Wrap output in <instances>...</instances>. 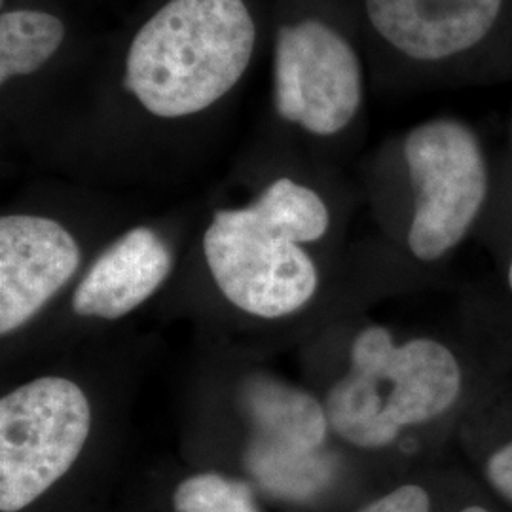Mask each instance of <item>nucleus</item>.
Returning a JSON list of instances; mask_svg holds the SVG:
<instances>
[{"mask_svg": "<svg viewBox=\"0 0 512 512\" xmlns=\"http://www.w3.org/2000/svg\"><path fill=\"white\" fill-rule=\"evenodd\" d=\"M80 266V247L59 222L35 215L0 219V334L29 323Z\"/></svg>", "mask_w": 512, "mask_h": 512, "instance_id": "6e6552de", "label": "nucleus"}, {"mask_svg": "<svg viewBox=\"0 0 512 512\" xmlns=\"http://www.w3.org/2000/svg\"><path fill=\"white\" fill-rule=\"evenodd\" d=\"M486 478L495 494L512 503V440L488 459Z\"/></svg>", "mask_w": 512, "mask_h": 512, "instance_id": "4468645a", "label": "nucleus"}, {"mask_svg": "<svg viewBox=\"0 0 512 512\" xmlns=\"http://www.w3.org/2000/svg\"><path fill=\"white\" fill-rule=\"evenodd\" d=\"M325 202L291 179L275 181L253 205L217 211L203 236V253L220 293L262 319L302 310L319 275L300 247L329 230Z\"/></svg>", "mask_w": 512, "mask_h": 512, "instance_id": "f257e3e1", "label": "nucleus"}, {"mask_svg": "<svg viewBox=\"0 0 512 512\" xmlns=\"http://www.w3.org/2000/svg\"><path fill=\"white\" fill-rule=\"evenodd\" d=\"M175 512H258L251 486L219 473L188 476L173 494Z\"/></svg>", "mask_w": 512, "mask_h": 512, "instance_id": "f8f14e48", "label": "nucleus"}, {"mask_svg": "<svg viewBox=\"0 0 512 512\" xmlns=\"http://www.w3.org/2000/svg\"><path fill=\"white\" fill-rule=\"evenodd\" d=\"M509 285H511V291H512V264H511V268H509Z\"/></svg>", "mask_w": 512, "mask_h": 512, "instance_id": "2eb2a0df", "label": "nucleus"}, {"mask_svg": "<svg viewBox=\"0 0 512 512\" xmlns=\"http://www.w3.org/2000/svg\"><path fill=\"white\" fill-rule=\"evenodd\" d=\"M357 512H435L433 497L420 484H403L391 492L370 501ZM458 512H492L480 503L463 505Z\"/></svg>", "mask_w": 512, "mask_h": 512, "instance_id": "ddd939ff", "label": "nucleus"}, {"mask_svg": "<svg viewBox=\"0 0 512 512\" xmlns=\"http://www.w3.org/2000/svg\"><path fill=\"white\" fill-rule=\"evenodd\" d=\"M461 370L454 353L435 340L395 346L384 327H368L351 346V368L332 385L325 412L349 444L378 450L403 427L439 418L456 403Z\"/></svg>", "mask_w": 512, "mask_h": 512, "instance_id": "7ed1b4c3", "label": "nucleus"}, {"mask_svg": "<svg viewBox=\"0 0 512 512\" xmlns=\"http://www.w3.org/2000/svg\"><path fill=\"white\" fill-rule=\"evenodd\" d=\"M243 406L253 439L247 467L272 494L304 499L319 492L330 476L321 454L329 418L310 393L270 378H253L243 387Z\"/></svg>", "mask_w": 512, "mask_h": 512, "instance_id": "423d86ee", "label": "nucleus"}, {"mask_svg": "<svg viewBox=\"0 0 512 512\" xmlns=\"http://www.w3.org/2000/svg\"><path fill=\"white\" fill-rule=\"evenodd\" d=\"M253 48L243 0H169L133 38L126 86L156 116L196 114L238 84Z\"/></svg>", "mask_w": 512, "mask_h": 512, "instance_id": "f03ea898", "label": "nucleus"}, {"mask_svg": "<svg viewBox=\"0 0 512 512\" xmlns=\"http://www.w3.org/2000/svg\"><path fill=\"white\" fill-rule=\"evenodd\" d=\"M92 406L73 380L44 376L0 399V511L33 505L73 469Z\"/></svg>", "mask_w": 512, "mask_h": 512, "instance_id": "20e7f679", "label": "nucleus"}, {"mask_svg": "<svg viewBox=\"0 0 512 512\" xmlns=\"http://www.w3.org/2000/svg\"><path fill=\"white\" fill-rule=\"evenodd\" d=\"M361 97V63L346 38L315 19L279 29L275 105L285 120L334 135L355 118Z\"/></svg>", "mask_w": 512, "mask_h": 512, "instance_id": "0eeeda50", "label": "nucleus"}, {"mask_svg": "<svg viewBox=\"0 0 512 512\" xmlns=\"http://www.w3.org/2000/svg\"><path fill=\"white\" fill-rule=\"evenodd\" d=\"M416 192L408 245L420 260L454 249L482 209L488 171L475 133L458 120H431L404 143Z\"/></svg>", "mask_w": 512, "mask_h": 512, "instance_id": "39448f33", "label": "nucleus"}, {"mask_svg": "<svg viewBox=\"0 0 512 512\" xmlns=\"http://www.w3.org/2000/svg\"><path fill=\"white\" fill-rule=\"evenodd\" d=\"M173 255L164 239L150 228H133L116 239L93 262L73 294V310L80 317L120 319L165 283Z\"/></svg>", "mask_w": 512, "mask_h": 512, "instance_id": "9d476101", "label": "nucleus"}, {"mask_svg": "<svg viewBox=\"0 0 512 512\" xmlns=\"http://www.w3.org/2000/svg\"><path fill=\"white\" fill-rule=\"evenodd\" d=\"M65 25L37 10H12L0 18V82L38 71L59 50Z\"/></svg>", "mask_w": 512, "mask_h": 512, "instance_id": "9b49d317", "label": "nucleus"}, {"mask_svg": "<svg viewBox=\"0 0 512 512\" xmlns=\"http://www.w3.org/2000/svg\"><path fill=\"white\" fill-rule=\"evenodd\" d=\"M501 8L503 0H366L374 29L421 61L471 50L492 33Z\"/></svg>", "mask_w": 512, "mask_h": 512, "instance_id": "1a4fd4ad", "label": "nucleus"}]
</instances>
